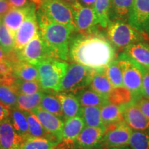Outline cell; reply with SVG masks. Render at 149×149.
Returning <instances> with one entry per match:
<instances>
[{
    "label": "cell",
    "mask_w": 149,
    "mask_h": 149,
    "mask_svg": "<svg viewBox=\"0 0 149 149\" xmlns=\"http://www.w3.org/2000/svg\"><path fill=\"white\" fill-rule=\"evenodd\" d=\"M68 57L93 70H104L115 59V49L98 31L79 34L70 40Z\"/></svg>",
    "instance_id": "obj_1"
},
{
    "label": "cell",
    "mask_w": 149,
    "mask_h": 149,
    "mask_svg": "<svg viewBox=\"0 0 149 149\" xmlns=\"http://www.w3.org/2000/svg\"><path fill=\"white\" fill-rule=\"evenodd\" d=\"M39 32L45 44L49 57L67 61L69 52L70 36L73 30L53 21L40 7L37 9Z\"/></svg>",
    "instance_id": "obj_2"
},
{
    "label": "cell",
    "mask_w": 149,
    "mask_h": 149,
    "mask_svg": "<svg viewBox=\"0 0 149 149\" xmlns=\"http://www.w3.org/2000/svg\"><path fill=\"white\" fill-rule=\"evenodd\" d=\"M36 66L39 72V81L42 90L48 92H59L61 80L68 69V63L48 57L39 62Z\"/></svg>",
    "instance_id": "obj_3"
},
{
    "label": "cell",
    "mask_w": 149,
    "mask_h": 149,
    "mask_svg": "<svg viewBox=\"0 0 149 149\" xmlns=\"http://www.w3.org/2000/svg\"><path fill=\"white\" fill-rule=\"evenodd\" d=\"M122 69L124 86L133 93L134 100L141 96L143 77L146 68L130 59L125 53H120L117 57Z\"/></svg>",
    "instance_id": "obj_4"
},
{
    "label": "cell",
    "mask_w": 149,
    "mask_h": 149,
    "mask_svg": "<svg viewBox=\"0 0 149 149\" xmlns=\"http://www.w3.org/2000/svg\"><path fill=\"white\" fill-rule=\"evenodd\" d=\"M107 37L114 48L119 49L144 40V37L128 22L121 19L110 20L107 27Z\"/></svg>",
    "instance_id": "obj_5"
},
{
    "label": "cell",
    "mask_w": 149,
    "mask_h": 149,
    "mask_svg": "<svg viewBox=\"0 0 149 149\" xmlns=\"http://www.w3.org/2000/svg\"><path fill=\"white\" fill-rule=\"evenodd\" d=\"M93 69L82 64L72 62L68 65V69L61 82L60 91L76 93L90 86Z\"/></svg>",
    "instance_id": "obj_6"
},
{
    "label": "cell",
    "mask_w": 149,
    "mask_h": 149,
    "mask_svg": "<svg viewBox=\"0 0 149 149\" xmlns=\"http://www.w3.org/2000/svg\"><path fill=\"white\" fill-rule=\"evenodd\" d=\"M40 7L51 20L75 31L73 13L69 3L64 0H42Z\"/></svg>",
    "instance_id": "obj_7"
},
{
    "label": "cell",
    "mask_w": 149,
    "mask_h": 149,
    "mask_svg": "<svg viewBox=\"0 0 149 149\" xmlns=\"http://www.w3.org/2000/svg\"><path fill=\"white\" fill-rule=\"evenodd\" d=\"M132 132L133 130L124 121L110 124L106 126L100 148L108 149L128 146Z\"/></svg>",
    "instance_id": "obj_8"
},
{
    "label": "cell",
    "mask_w": 149,
    "mask_h": 149,
    "mask_svg": "<svg viewBox=\"0 0 149 149\" xmlns=\"http://www.w3.org/2000/svg\"><path fill=\"white\" fill-rule=\"evenodd\" d=\"M36 11V5L33 3H31L26 17L15 35L14 50L16 52L21 51L38 33L39 25Z\"/></svg>",
    "instance_id": "obj_9"
},
{
    "label": "cell",
    "mask_w": 149,
    "mask_h": 149,
    "mask_svg": "<svg viewBox=\"0 0 149 149\" xmlns=\"http://www.w3.org/2000/svg\"><path fill=\"white\" fill-rule=\"evenodd\" d=\"M127 21L134 29L149 38V0H133Z\"/></svg>",
    "instance_id": "obj_10"
},
{
    "label": "cell",
    "mask_w": 149,
    "mask_h": 149,
    "mask_svg": "<svg viewBox=\"0 0 149 149\" xmlns=\"http://www.w3.org/2000/svg\"><path fill=\"white\" fill-rule=\"evenodd\" d=\"M71 5L73 13L75 31L87 34L97 31L98 22L94 9L82 6L77 1Z\"/></svg>",
    "instance_id": "obj_11"
},
{
    "label": "cell",
    "mask_w": 149,
    "mask_h": 149,
    "mask_svg": "<svg viewBox=\"0 0 149 149\" xmlns=\"http://www.w3.org/2000/svg\"><path fill=\"white\" fill-rule=\"evenodd\" d=\"M16 53L19 59L35 66L41 61L50 57L47 48L39 31L21 51Z\"/></svg>",
    "instance_id": "obj_12"
},
{
    "label": "cell",
    "mask_w": 149,
    "mask_h": 149,
    "mask_svg": "<svg viewBox=\"0 0 149 149\" xmlns=\"http://www.w3.org/2000/svg\"><path fill=\"white\" fill-rule=\"evenodd\" d=\"M31 112H33L40 120L49 138L59 143L60 142L64 124V120L43 109L40 106L35 108Z\"/></svg>",
    "instance_id": "obj_13"
},
{
    "label": "cell",
    "mask_w": 149,
    "mask_h": 149,
    "mask_svg": "<svg viewBox=\"0 0 149 149\" xmlns=\"http://www.w3.org/2000/svg\"><path fill=\"white\" fill-rule=\"evenodd\" d=\"M84 126V122L79 115L66 120L63 127L61 141L55 148L58 149H74V141Z\"/></svg>",
    "instance_id": "obj_14"
},
{
    "label": "cell",
    "mask_w": 149,
    "mask_h": 149,
    "mask_svg": "<svg viewBox=\"0 0 149 149\" xmlns=\"http://www.w3.org/2000/svg\"><path fill=\"white\" fill-rule=\"evenodd\" d=\"M124 121L133 130L149 129V120L134 102L121 106Z\"/></svg>",
    "instance_id": "obj_15"
},
{
    "label": "cell",
    "mask_w": 149,
    "mask_h": 149,
    "mask_svg": "<svg viewBox=\"0 0 149 149\" xmlns=\"http://www.w3.org/2000/svg\"><path fill=\"white\" fill-rule=\"evenodd\" d=\"M105 128L86 126L74 141V149L100 148L105 132Z\"/></svg>",
    "instance_id": "obj_16"
},
{
    "label": "cell",
    "mask_w": 149,
    "mask_h": 149,
    "mask_svg": "<svg viewBox=\"0 0 149 149\" xmlns=\"http://www.w3.org/2000/svg\"><path fill=\"white\" fill-rule=\"evenodd\" d=\"M24 141L15 130L10 117L0 123V149H19Z\"/></svg>",
    "instance_id": "obj_17"
},
{
    "label": "cell",
    "mask_w": 149,
    "mask_h": 149,
    "mask_svg": "<svg viewBox=\"0 0 149 149\" xmlns=\"http://www.w3.org/2000/svg\"><path fill=\"white\" fill-rule=\"evenodd\" d=\"M124 53L135 62L149 70V44L144 40L137 42L124 48Z\"/></svg>",
    "instance_id": "obj_18"
},
{
    "label": "cell",
    "mask_w": 149,
    "mask_h": 149,
    "mask_svg": "<svg viewBox=\"0 0 149 149\" xmlns=\"http://www.w3.org/2000/svg\"><path fill=\"white\" fill-rule=\"evenodd\" d=\"M10 60L12 62L15 77L24 81H39V72L36 66L18 58Z\"/></svg>",
    "instance_id": "obj_19"
},
{
    "label": "cell",
    "mask_w": 149,
    "mask_h": 149,
    "mask_svg": "<svg viewBox=\"0 0 149 149\" xmlns=\"http://www.w3.org/2000/svg\"><path fill=\"white\" fill-rule=\"evenodd\" d=\"M55 95L61 103L64 120L79 115L81 106L75 94L72 93L57 92Z\"/></svg>",
    "instance_id": "obj_20"
},
{
    "label": "cell",
    "mask_w": 149,
    "mask_h": 149,
    "mask_svg": "<svg viewBox=\"0 0 149 149\" xmlns=\"http://www.w3.org/2000/svg\"><path fill=\"white\" fill-rule=\"evenodd\" d=\"M30 5L25 7V8H13L2 18L3 24L7 27V29H8V31H10L11 35H13L14 38L17 31L21 26L24 19L27 15Z\"/></svg>",
    "instance_id": "obj_21"
},
{
    "label": "cell",
    "mask_w": 149,
    "mask_h": 149,
    "mask_svg": "<svg viewBox=\"0 0 149 149\" xmlns=\"http://www.w3.org/2000/svg\"><path fill=\"white\" fill-rule=\"evenodd\" d=\"M79 100L80 106L85 107H101L104 104L109 102L107 97L95 92L92 89L87 88L81 89L74 93Z\"/></svg>",
    "instance_id": "obj_22"
},
{
    "label": "cell",
    "mask_w": 149,
    "mask_h": 149,
    "mask_svg": "<svg viewBox=\"0 0 149 149\" xmlns=\"http://www.w3.org/2000/svg\"><path fill=\"white\" fill-rule=\"evenodd\" d=\"M90 87L92 90L107 97L113 88L104 70H93Z\"/></svg>",
    "instance_id": "obj_23"
},
{
    "label": "cell",
    "mask_w": 149,
    "mask_h": 149,
    "mask_svg": "<svg viewBox=\"0 0 149 149\" xmlns=\"http://www.w3.org/2000/svg\"><path fill=\"white\" fill-rule=\"evenodd\" d=\"M133 0H111L109 8L110 20L121 19L127 22Z\"/></svg>",
    "instance_id": "obj_24"
},
{
    "label": "cell",
    "mask_w": 149,
    "mask_h": 149,
    "mask_svg": "<svg viewBox=\"0 0 149 149\" xmlns=\"http://www.w3.org/2000/svg\"><path fill=\"white\" fill-rule=\"evenodd\" d=\"M79 115L82 117L86 126L103 128H106L102 119L100 107H81Z\"/></svg>",
    "instance_id": "obj_25"
},
{
    "label": "cell",
    "mask_w": 149,
    "mask_h": 149,
    "mask_svg": "<svg viewBox=\"0 0 149 149\" xmlns=\"http://www.w3.org/2000/svg\"><path fill=\"white\" fill-rule=\"evenodd\" d=\"M9 117L17 133L21 135L24 140L29 137V124L24 112L15 108L11 109Z\"/></svg>",
    "instance_id": "obj_26"
},
{
    "label": "cell",
    "mask_w": 149,
    "mask_h": 149,
    "mask_svg": "<svg viewBox=\"0 0 149 149\" xmlns=\"http://www.w3.org/2000/svg\"><path fill=\"white\" fill-rule=\"evenodd\" d=\"M101 116L104 126H107L113 123L124 121L122 109L120 106L107 102L100 107Z\"/></svg>",
    "instance_id": "obj_27"
},
{
    "label": "cell",
    "mask_w": 149,
    "mask_h": 149,
    "mask_svg": "<svg viewBox=\"0 0 149 149\" xmlns=\"http://www.w3.org/2000/svg\"><path fill=\"white\" fill-rule=\"evenodd\" d=\"M43 95V91L33 94L19 95L17 108L22 111H32L35 108L40 106Z\"/></svg>",
    "instance_id": "obj_28"
},
{
    "label": "cell",
    "mask_w": 149,
    "mask_h": 149,
    "mask_svg": "<svg viewBox=\"0 0 149 149\" xmlns=\"http://www.w3.org/2000/svg\"><path fill=\"white\" fill-rule=\"evenodd\" d=\"M109 102L117 106H124L134 101L133 93L125 86L113 88L108 96Z\"/></svg>",
    "instance_id": "obj_29"
},
{
    "label": "cell",
    "mask_w": 149,
    "mask_h": 149,
    "mask_svg": "<svg viewBox=\"0 0 149 149\" xmlns=\"http://www.w3.org/2000/svg\"><path fill=\"white\" fill-rule=\"evenodd\" d=\"M59 142L48 137H28L19 149H54Z\"/></svg>",
    "instance_id": "obj_30"
},
{
    "label": "cell",
    "mask_w": 149,
    "mask_h": 149,
    "mask_svg": "<svg viewBox=\"0 0 149 149\" xmlns=\"http://www.w3.org/2000/svg\"><path fill=\"white\" fill-rule=\"evenodd\" d=\"M40 107L43 109L46 110L52 114L64 120V115H63L61 103L55 94L53 95L49 93H44L42 101H41Z\"/></svg>",
    "instance_id": "obj_31"
},
{
    "label": "cell",
    "mask_w": 149,
    "mask_h": 149,
    "mask_svg": "<svg viewBox=\"0 0 149 149\" xmlns=\"http://www.w3.org/2000/svg\"><path fill=\"white\" fill-rule=\"evenodd\" d=\"M104 72L113 88L124 86L122 69L117 58L112 61L106 67Z\"/></svg>",
    "instance_id": "obj_32"
},
{
    "label": "cell",
    "mask_w": 149,
    "mask_h": 149,
    "mask_svg": "<svg viewBox=\"0 0 149 149\" xmlns=\"http://www.w3.org/2000/svg\"><path fill=\"white\" fill-rule=\"evenodd\" d=\"M110 1L111 0H96L93 8L99 26L104 29L107 27L110 22Z\"/></svg>",
    "instance_id": "obj_33"
},
{
    "label": "cell",
    "mask_w": 149,
    "mask_h": 149,
    "mask_svg": "<svg viewBox=\"0 0 149 149\" xmlns=\"http://www.w3.org/2000/svg\"><path fill=\"white\" fill-rule=\"evenodd\" d=\"M18 95L11 86L0 83V103L9 109L17 108Z\"/></svg>",
    "instance_id": "obj_34"
},
{
    "label": "cell",
    "mask_w": 149,
    "mask_h": 149,
    "mask_svg": "<svg viewBox=\"0 0 149 149\" xmlns=\"http://www.w3.org/2000/svg\"><path fill=\"white\" fill-rule=\"evenodd\" d=\"M11 86L18 95L33 94L39 91H42L40 83L39 81H24L17 79Z\"/></svg>",
    "instance_id": "obj_35"
},
{
    "label": "cell",
    "mask_w": 149,
    "mask_h": 149,
    "mask_svg": "<svg viewBox=\"0 0 149 149\" xmlns=\"http://www.w3.org/2000/svg\"><path fill=\"white\" fill-rule=\"evenodd\" d=\"M27 117L28 124H29V137H48L47 133L44 130V127L38 120L36 115L31 111H24Z\"/></svg>",
    "instance_id": "obj_36"
},
{
    "label": "cell",
    "mask_w": 149,
    "mask_h": 149,
    "mask_svg": "<svg viewBox=\"0 0 149 149\" xmlns=\"http://www.w3.org/2000/svg\"><path fill=\"white\" fill-rule=\"evenodd\" d=\"M128 146L131 149H149V129L133 130Z\"/></svg>",
    "instance_id": "obj_37"
},
{
    "label": "cell",
    "mask_w": 149,
    "mask_h": 149,
    "mask_svg": "<svg viewBox=\"0 0 149 149\" xmlns=\"http://www.w3.org/2000/svg\"><path fill=\"white\" fill-rule=\"evenodd\" d=\"M0 47L6 54L14 50V37L1 22H0Z\"/></svg>",
    "instance_id": "obj_38"
},
{
    "label": "cell",
    "mask_w": 149,
    "mask_h": 149,
    "mask_svg": "<svg viewBox=\"0 0 149 149\" xmlns=\"http://www.w3.org/2000/svg\"><path fill=\"white\" fill-rule=\"evenodd\" d=\"M13 74V65L11 61L6 56L0 61V76L1 78L8 77Z\"/></svg>",
    "instance_id": "obj_39"
},
{
    "label": "cell",
    "mask_w": 149,
    "mask_h": 149,
    "mask_svg": "<svg viewBox=\"0 0 149 149\" xmlns=\"http://www.w3.org/2000/svg\"><path fill=\"white\" fill-rule=\"evenodd\" d=\"M149 120V99L140 96L133 101Z\"/></svg>",
    "instance_id": "obj_40"
},
{
    "label": "cell",
    "mask_w": 149,
    "mask_h": 149,
    "mask_svg": "<svg viewBox=\"0 0 149 149\" xmlns=\"http://www.w3.org/2000/svg\"><path fill=\"white\" fill-rule=\"evenodd\" d=\"M141 96L149 99V70H147L144 74L141 86Z\"/></svg>",
    "instance_id": "obj_41"
},
{
    "label": "cell",
    "mask_w": 149,
    "mask_h": 149,
    "mask_svg": "<svg viewBox=\"0 0 149 149\" xmlns=\"http://www.w3.org/2000/svg\"><path fill=\"white\" fill-rule=\"evenodd\" d=\"M7 1L14 8H25L33 3L31 0H7Z\"/></svg>",
    "instance_id": "obj_42"
},
{
    "label": "cell",
    "mask_w": 149,
    "mask_h": 149,
    "mask_svg": "<svg viewBox=\"0 0 149 149\" xmlns=\"http://www.w3.org/2000/svg\"><path fill=\"white\" fill-rule=\"evenodd\" d=\"M13 7L7 0H0V19H2Z\"/></svg>",
    "instance_id": "obj_43"
},
{
    "label": "cell",
    "mask_w": 149,
    "mask_h": 149,
    "mask_svg": "<svg viewBox=\"0 0 149 149\" xmlns=\"http://www.w3.org/2000/svg\"><path fill=\"white\" fill-rule=\"evenodd\" d=\"M10 110L3 105L1 103H0V123L10 115Z\"/></svg>",
    "instance_id": "obj_44"
},
{
    "label": "cell",
    "mask_w": 149,
    "mask_h": 149,
    "mask_svg": "<svg viewBox=\"0 0 149 149\" xmlns=\"http://www.w3.org/2000/svg\"><path fill=\"white\" fill-rule=\"evenodd\" d=\"M78 2L81 3L82 6L86 7H90V8H94L95 3L96 0H77Z\"/></svg>",
    "instance_id": "obj_45"
},
{
    "label": "cell",
    "mask_w": 149,
    "mask_h": 149,
    "mask_svg": "<svg viewBox=\"0 0 149 149\" xmlns=\"http://www.w3.org/2000/svg\"><path fill=\"white\" fill-rule=\"evenodd\" d=\"M5 57H6V53L3 51V50L1 49V47H0V61H1L2 59L4 58Z\"/></svg>",
    "instance_id": "obj_46"
},
{
    "label": "cell",
    "mask_w": 149,
    "mask_h": 149,
    "mask_svg": "<svg viewBox=\"0 0 149 149\" xmlns=\"http://www.w3.org/2000/svg\"><path fill=\"white\" fill-rule=\"evenodd\" d=\"M108 149H131L128 146H122V147H115V148H111Z\"/></svg>",
    "instance_id": "obj_47"
},
{
    "label": "cell",
    "mask_w": 149,
    "mask_h": 149,
    "mask_svg": "<svg viewBox=\"0 0 149 149\" xmlns=\"http://www.w3.org/2000/svg\"><path fill=\"white\" fill-rule=\"evenodd\" d=\"M64 1H66L68 3H69L70 4H72V3H75L76 1H77V0H64Z\"/></svg>",
    "instance_id": "obj_48"
},
{
    "label": "cell",
    "mask_w": 149,
    "mask_h": 149,
    "mask_svg": "<svg viewBox=\"0 0 149 149\" xmlns=\"http://www.w3.org/2000/svg\"><path fill=\"white\" fill-rule=\"evenodd\" d=\"M93 149H101L100 148H93Z\"/></svg>",
    "instance_id": "obj_49"
},
{
    "label": "cell",
    "mask_w": 149,
    "mask_h": 149,
    "mask_svg": "<svg viewBox=\"0 0 149 149\" xmlns=\"http://www.w3.org/2000/svg\"><path fill=\"white\" fill-rule=\"evenodd\" d=\"M0 83H1V76H0Z\"/></svg>",
    "instance_id": "obj_50"
},
{
    "label": "cell",
    "mask_w": 149,
    "mask_h": 149,
    "mask_svg": "<svg viewBox=\"0 0 149 149\" xmlns=\"http://www.w3.org/2000/svg\"><path fill=\"white\" fill-rule=\"evenodd\" d=\"M0 22H1V19H0Z\"/></svg>",
    "instance_id": "obj_51"
},
{
    "label": "cell",
    "mask_w": 149,
    "mask_h": 149,
    "mask_svg": "<svg viewBox=\"0 0 149 149\" xmlns=\"http://www.w3.org/2000/svg\"><path fill=\"white\" fill-rule=\"evenodd\" d=\"M54 149H58V148H54Z\"/></svg>",
    "instance_id": "obj_52"
}]
</instances>
